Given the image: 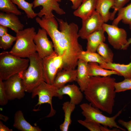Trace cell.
Listing matches in <instances>:
<instances>
[{
    "mask_svg": "<svg viewBox=\"0 0 131 131\" xmlns=\"http://www.w3.org/2000/svg\"><path fill=\"white\" fill-rule=\"evenodd\" d=\"M57 20L54 17L35 18L36 22L45 30L51 39L54 51L63 57V70L75 69L80 55L83 50L78 41V26L73 22L68 24L62 19Z\"/></svg>",
    "mask_w": 131,
    "mask_h": 131,
    "instance_id": "1",
    "label": "cell"
},
{
    "mask_svg": "<svg viewBox=\"0 0 131 131\" xmlns=\"http://www.w3.org/2000/svg\"><path fill=\"white\" fill-rule=\"evenodd\" d=\"M115 82V79L110 76L91 77L83 91L86 99L93 106L111 114L116 93Z\"/></svg>",
    "mask_w": 131,
    "mask_h": 131,
    "instance_id": "2",
    "label": "cell"
},
{
    "mask_svg": "<svg viewBox=\"0 0 131 131\" xmlns=\"http://www.w3.org/2000/svg\"><path fill=\"white\" fill-rule=\"evenodd\" d=\"M28 58L29 63L28 67L18 74L22 79L25 92L32 93L44 81L42 59L37 52Z\"/></svg>",
    "mask_w": 131,
    "mask_h": 131,
    "instance_id": "3",
    "label": "cell"
},
{
    "mask_svg": "<svg viewBox=\"0 0 131 131\" xmlns=\"http://www.w3.org/2000/svg\"><path fill=\"white\" fill-rule=\"evenodd\" d=\"M36 33L33 27L19 31L16 33L15 43L9 53L18 57L28 58L36 52V46L34 41Z\"/></svg>",
    "mask_w": 131,
    "mask_h": 131,
    "instance_id": "4",
    "label": "cell"
},
{
    "mask_svg": "<svg viewBox=\"0 0 131 131\" xmlns=\"http://www.w3.org/2000/svg\"><path fill=\"white\" fill-rule=\"evenodd\" d=\"M29 63L28 58L18 57L9 51H3L0 53V78L4 81L23 72L27 68Z\"/></svg>",
    "mask_w": 131,
    "mask_h": 131,
    "instance_id": "5",
    "label": "cell"
},
{
    "mask_svg": "<svg viewBox=\"0 0 131 131\" xmlns=\"http://www.w3.org/2000/svg\"><path fill=\"white\" fill-rule=\"evenodd\" d=\"M80 106L82 110V114L85 117V120L93 122L110 128H116L126 131L125 129L118 125L115 121L121 113L123 109L115 115L109 117L103 115L102 111L93 106L90 103H83L80 105Z\"/></svg>",
    "mask_w": 131,
    "mask_h": 131,
    "instance_id": "6",
    "label": "cell"
},
{
    "mask_svg": "<svg viewBox=\"0 0 131 131\" xmlns=\"http://www.w3.org/2000/svg\"><path fill=\"white\" fill-rule=\"evenodd\" d=\"M58 89L53 84H48L43 81L31 93L32 98H34L37 95L38 97V102L35 106H40L45 103H48L50 105V111L46 117H52L56 114V111L53 107L52 99L54 97L60 99L58 93Z\"/></svg>",
    "mask_w": 131,
    "mask_h": 131,
    "instance_id": "7",
    "label": "cell"
},
{
    "mask_svg": "<svg viewBox=\"0 0 131 131\" xmlns=\"http://www.w3.org/2000/svg\"><path fill=\"white\" fill-rule=\"evenodd\" d=\"M103 27L108 35V41L113 48L117 49H121L127 43V33L123 29L117 26L104 23Z\"/></svg>",
    "mask_w": 131,
    "mask_h": 131,
    "instance_id": "8",
    "label": "cell"
},
{
    "mask_svg": "<svg viewBox=\"0 0 131 131\" xmlns=\"http://www.w3.org/2000/svg\"><path fill=\"white\" fill-rule=\"evenodd\" d=\"M5 89L9 100L20 99L25 95V90L22 79L18 74L3 81Z\"/></svg>",
    "mask_w": 131,
    "mask_h": 131,
    "instance_id": "9",
    "label": "cell"
},
{
    "mask_svg": "<svg viewBox=\"0 0 131 131\" xmlns=\"http://www.w3.org/2000/svg\"><path fill=\"white\" fill-rule=\"evenodd\" d=\"M47 34L45 29L39 28L34 37L36 52L41 59L51 55L54 51L53 43L49 40Z\"/></svg>",
    "mask_w": 131,
    "mask_h": 131,
    "instance_id": "10",
    "label": "cell"
},
{
    "mask_svg": "<svg viewBox=\"0 0 131 131\" xmlns=\"http://www.w3.org/2000/svg\"><path fill=\"white\" fill-rule=\"evenodd\" d=\"M82 25L79 30V37L86 39L90 34L102 27L105 23L99 14L96 11L90 16L82 20Z\"/></svg>",
    "mask_w": 131,
    "mask_h": 131,
    "instance_id": "11",
    "label": "cell"
},
{
    "mask_svg": "<svg viewBox=\"0 0 131 131\" xmlns=\"http://www.w3.org/2000/svg\"><path fill=\"white\" fill-rule=\"evenodd\" d=\"M33 3V8L39 6H42V8L37 13V16L40 18L43 16L48 18L55 17L52 13L53 11L60 15L66 13L60 7L59 4L57 0H34Z\"/></svg>",
    "mask_w": 131,
    "mask_h": 131,
    "instance_id": "12",
    "label": "cell"
},
{
    "mask_svg": "<svg viewBox=\"0 0 131 131\" xmlns=\"http://www.w3.org/2000/svg\"><path fill=\"white\" fill-rule=\"evenodd\" d=\"M57 54L54 51L51 55L42 59L43 80L50 84H53L58 72L53 62V58Z\"/></svg>",
    "mask_w": 131,
    "mask_h": 131,
    "instance_id": "13",
    "label": "cell"
},
{
    "mask_svg": "<svg viewBox=\"0 0 131 131\" xmlns=\"http://www.w3.org/2000/svg\"><path fill=\"white\" fill-rule=\"evenodd\" d=\"M80 87L74 84L65 85L59 89L58 93L60 99L63 95H66L70 98V102L75 105L79 104L82 101L83 95Z\"/></svg>",
    "mask_w": 131,
    "mask_h": 131,
    "instance_id": "14",
    "label": "cell"
},
{
    "mask_svg": "<svg viewBox=\"0 0 131 131\" xmlns=\"http://www.w3.org/2000/svg\"><path fill=\"white\" fill-rule=\"evenodd\" d=\"M0 25L9 28L16 33L23 29L24 25L16 15L12 13L0 12Z\"/></svg>",
    "mask_w": 131,
    "mask_h": 131,
    "instance_id": "15",
    "label": "cell"
},
{
    "mask_svg": "<svg viewBox=\"0 0 131 131\" xmlns=\"http://www.w3.org/2000/svg\"><path fill=\"white\" fill-rule=\"evenodd\" d=\"M77 77L76 82L82 92L89 83L90 77L89 74L88 63L79 59L77 63Z\"/></svg>",
    "mask_w": 131,
    "mask_h": 131,
    "instance_id": "16",
    "label": "cell"
},
{
    "mask_svg": "<svg viewBox=\"0 0 131 131\" xmlns=\"http://www.w3.org/2000/svg\"><path fill=\"white\" fill-rule=\"evenodd\" d=\"M77 75V69H63L57 73L52 84L59 89L68 82L76 81Z\"/></svg>",
    "mask_w": 131,
    "mask_h": 131,
    "instance_id": "17",
    "label": "cell"
},
{
    "mask_svg": "<svg viewBox=\"0 0 131 131\" xmlns=\"http://www.w3.org/2000/svg\"><path fill=\"white\" fill-rule=\"evenodd\" d=\"M97 0H83L78 8L73 12L74 15L82 20L91 16L95 11Z\"/></svg>",
    "mask_w": 131,
    "mask_h": 131,
    "instance_id": "18",
    "label": "cell"
},
{
    "mask_svg": "<svg viewBox=\"0 0 131 131\" xmlns=\"http://www.w3.org/2000/svg\"><path fill=\"white\" fill-rule=\"evenodd\" d=\"M105 31L102 27L89 35L87 38L86 51L96 52L99 45L104 42L106 37L104 34Z\"/></svg>",
    "mask_w": 131,
    "mask_h": 131,
    "instance_id": "19",
    "label": "cell"
},
{
    "mask_svg": "<svg viewBox=\"0 0 131 131\" xmlns=\"http://www.w3.org/2000/svg\"><path fill=\"white\" fill-rule=\"evenodd\" d=\"M13 126L22 131H41V129L37 126H33L25 118L21 110L17 111L14 116Z\"/></svg>",
    "mask_w": 131,
    "mask_h": 131,
    "instance_id": "20",
    "label": "cell"
},
{
    "mask_svg": "<svg viewBox=\"0 0 131 131\" xmlns=\"http://www.w3.org/2000/svg\"><path fill=\"white\" fill-rule=\"evenodd\" d=\"M130 58L131 59V55ZM99 65L104 69L113 70L117 72L121 76H123L124 78L131 79V61L127 64L109 63Z\"/></svg>",
    "mask_w": 131,
    "mask_h": 131,
    "instance_id": "21",
    "label": "cell"
},
{
    "mask_svg": "<svg viewBox=\"0 0 131 131\" xmlns=\"http://www.w3.org/2000/svg\"><path fill=\"white\" fill-rule=\"evenodd\" d=\"M114 0H97L96 11L98 13L105 23L110 20L109 9L114 6Z\"/></svg>",
    "mask_w": 131,
    "mask_h": 131,
    "instance_id": "22",
    "label": "cell"
},
{
    "mask_svg": "<svg viewBox=\"0 0 131 131\" xmlns=\"http://www.w3.org/2000/svg\"><path fill=\"white\" fill-rule=\"evenodd\" d=\"M89 73L90 76L106 77L112 75L121 76L117 72L114 70H108L101 67L98 63L90 62L88 63Z\"/></svg>",
    "mask_w": 131,
    "mask_h": 131,
    "instance_id": "23",
    "label": "cell"
},
{
    "mask_svg": "<svg viewBox=\"0 0 131 131\" xmlns=\"http://www.w3.org/2000/svg\"><path fill=\"white\" fill-rule=\"evenodd\" d=\"M117 12V16L113 20L112 24L118 26L119 22L122 21L124 24L129 25L131 30V3L120 8Z\"/></svg>",
    "mask_w": 131,
    "mask_h": 131,
    "instance_id": "24",
    "label": "cell"
},
{
    "mask_svg": "<svg viewBox=\"0 0 131 131\" xmlns=\"http://www.w3.org/2000/svg\"><path fill=\"white\" fill-rule=\"evenodd\" d=\"M75 105L70 102L66 101L62 104V109L64 113V119L63 123L59 125L61 131H68L72 123L71 115L75 108Z\"/></svg>",
    "mask_w": 131,
    "mask_h": 131,
    "instance_id": "25",
    "label": "cell"
},
{
    "mask_svg": "<svg viewBox=\"0 0 131 131\" xmlns=\"http://www.w3.org/2000/svg\"><path fill=\"white\" fill-rule=\"evenodd\" d=\"M81 59L89 63L95 62L99 65L106 63L104 59L99 54L96 52L83 50L80 55L79 59Z\"/></svg>",
    "mask_w": 131,
    "mask_h": 131,
    "instance_id": "26",
    "label": "cell"
},
{
    "mask_svg": "<svg viewBox=\"0 0 131 131\" xmlns=\"http://www.w3.org/2000/svg\"><path fill=\"white\" fill-rule=\"evenodd\" d=\"M14 4H16L19 8L25 11L28 18L33 19L37 16V13L34 12L32 9L33 3H30L25 0H11Z\"/></svg>",
    "mask_w": 131,
    "mask_h": 131,
    "instance_id": "27",
    "label": "cell"
},
{
    "mask_svg": "<svg viewBox=\"0 0 131 131\" xmlns=\"http://www.w3.org/2000/svg\"><path fill=\"white\" fill-rule=\"evenodd\" d=\"M96 51L106 63H113L114 54L107 44L104 42L102 43L98 47Z\"/></svg>",
    "mask_w": 131,
    "mask_h": 131,
    "instance_id": "28",
    "label": "cell"
},
{
    "mask_svg": "<svg viewBox=\"0 0 131 131\" xmlns=\"http://www.w3.org/2000/svg\"><path fill=\"white\" fill-rule=\"evenodd\" d=\"M0 10L6 13H12L21 15L22 13L11 0H0Z\"/></svg>",
    "mask_w": 131,
    "mask_h": 131,
    "instance_id": "29",
    "label": "cell"
},
{
    "mask_svg": "<svg viewBox=\"0 0 131 131\" xmlns=\"http://www.w3.org/2000/svg\"><path fill=\"white\" fill-rule=\"evenodd\" d=\"M16 37L7 33L0 37V48L4 50L10 48L13 42L16 41Z\"/></svg>",
    "mask_w": 131,
    "mask_h": 131,
    "instance_id": "30",
    "label": "cell"
},
{
    "mask_svg": "<svg viewBox=\"0 0 131 131\" xmlns=\"http://www.w3.org/2000/svg\"><path fill=\"white\" fill-rule=\"evenodd\" d=\"M115 88L116 93L131 90V79L124 78L122 81L116 82Z\"/></svg>",
    "mask_w": 131,
    "mask_h": 131,
    "instance_id": "31",
    "label": "cell"
},
{
    "mask_svg": "<svg viewBox=\"0 0 131 131\" xmlns=\"http://www.w3.org/2000/svg\"><path fill=\"white\" fill-rule=\"evenodd\" d=\"M78 123L90 131H101V125L93 122L81 120L78 121Z\"/></svg>",
    "mask_w": 131,
    "mask_h": 131,
    "instance_id": "32",
    "label": "cell"
},
{
    "mask_svg": "<svg viewBox=\"0 0 131 131\" xmlns=\"http://www.w3.org/2000/svg\"><path fill=\"white\" fill-rule=\"evenodd\" d=\"M131 0H114L115 4L112 8L114 9L113 12L111 13L110 20H113L116 13L118 10L124 7V5Z\"/></svg>",
    "mask_w": 131,
    "mask_h": 131,
    "instance_id": "33",
    "label": "cell"
},
{
    "mask_svg": "<svg viewBox=\"0 0 131 131\" xmlns=\"http://www.w3.org/2000/svg\"><path fill=\"white\" fill-rule=\"evenodd\" d=\"M8 99L4 87L3 81L0 78V105L1 106L6 105Z\"/></svg>",
    "mask_w": 131,
    "mask_h": 131,
    "instance_id": "34",
    "label": "cell"
},
{
    "mask_svg": "<svg viewBox=\"0 0 131 131\" xmlns=\"http://www.w3.org/2000/svg\"><path fill=\"white\" fill-rule=\"evenodd\" d=\"M53 62L55 66L58 70V72L63 69L64 61L62 56L57 54L53 58Z\"/></svg>",
    "mask_w": 131,
    "mask_h": 131,
    "instance_id": "35",
    "label": "cell"
},
{
    "mask_svg": "<svg viewBox=\"0 0 131 131\" xmlns=\"http://www.w3.org/2000/svg\"><path fill=\"white\" fill-rule=\"evenodd\" d=\"M118 122L128 131H131V120L128 121L126 122L122 119H119L118 121Z\"/></svg>",
    "mask_w": 131,
    "mask_h": 131,
    "instance_id": "36",
    "label": "cell"
},
{
    "mask_svg": "<svg viewBox=\"0 0 131 131\" xmlns=\"http://www.w3.org/2000/svg\"><path fill=\"white\" fill-rule=\"evenodd\" d=\"M61 0H57L58 2L60 1ZM72 4L71 8L74 10H76L81 4L83 0H69Z\"/></svg>",
    "mask_w": 131,
    "mask_h": 131,
    "instance_id": "37",
    "label": "cell"
},
{
    "mask_svg": "<svg viewBox=\"0 0 131 131\" xmlns=\"http://www.w3.org/2000/svg\"><path fill=\"white\" fill-rule=\"evenodd\" d=\"M8 27L0 25V37L8 33Z\"/></svg>",
    "mask_w": 131,
    "mask_h": 131,
    "instance_id": "38",
    "label": "cell"
},
{
    "mask_svg": "<svg viewBox=\"0 0 131 131\" xmlns=\"http://www.w3.org/2000/svg\"><path fill=\"white\" fill-rule=\"evenodd\" d=\"M0 131H12L13 130L10 129L3 124L1 121H0Z\"/></svg>",
    "mask_w": 131,
    "mask_h": 131,
    "instance_id": "39",
    "label": "cell"
},
{
    "mask_svg": "<svg viewBox=\"0 0 131 131\" xmlns=\"http://www.w3.org/2000/svg\"><path fill=\"white\" fill-rule=\"evenodd\" d=\"M107 127L101 125V131H119L121 130L119 129L116 128H115L112 129H110Z\"/></svg>",
    "mask_w": 131,
    "mask_h": 131,
    "instance_id": "40",
    "label": "cell"
},
{
    "mask_svg": "<svg viewBox=\"0 0 131 131\" xmlns=\"http://www.w3.org/2000/svg\"><path fill=\"white\" fill-rule=\"evenodd\" d=\"M131 44V38L127 40V43L121 49L123 50H126Z\"/></svg>",
    "mask_w": 131,
    "mask_h": 131,
    "instance_id": "41",
    "label": "cell"
},
{
    "mask_svg": "<svg viewBox=\"0 0 131 131\" xmlns=\"http://www.w3.org/2000/svg\"><path fill=\"white\" fill-rule=\"evenodd\" d=\"M8 117L5 116L1 114H0V119L3 121L6 122L8 119Z\"/></svg>",
    "mask_w": 131,
    "mask_h": 131,
    "instance_id": "42",
    "label": "cell"
}]
</instances>
